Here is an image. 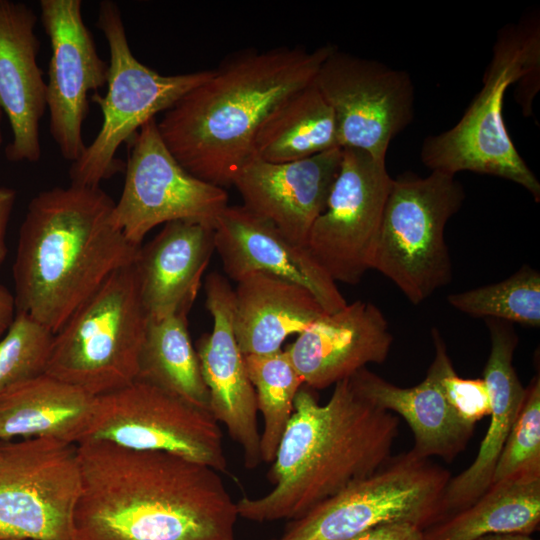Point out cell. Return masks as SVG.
Instances as JSON below:
<instances>
[{
	"mask_svg": "<svg viewBox=\"0 0 540 540\" xmlns=\"http://www.w3.org/2000/svg\"><path fill=\"white\" fill-rule=\"evenodd\" d=\"M70 540H235L236 502L219 472L158 451L87 439Z\"/></svg>",
	"mask_w": 540,
	"mask_h": 540,
	"instance_id": "1",
	"label": "cell"
},
{
	"mask_svg": "<svg viewBox=\"0 0 540 540\" xmlns=\"http://www.w3.org/2000/svg\"><path fill=\"white\" fill-rule=\"evenodd\" d=\"M333 46L248 48L228 55L157 121L163 142L190 174L220 187L232 185L253 155L262 123L314 81Z\"/></svg>",
	"mask_w": 540,
	"mask_h": 540,
	"instance_id": "2",
	"label": "cell"
},
{
	"mask_svg": "<svg viewBox=\"0 0 540 540\" xmlns=\"http://www.w3.org/2000/svg\"><path fill=\"white\" fill-rule=\"evenodd\" d=\"M113 199L101 187L70 183L29 202L13 264L17 313L55 334L141 246L113 224Z\"/></svg>",
	"mask_w": 540,
	"mask_h": 540,
	"instance_id": "3",
	"label": "cell"
},
{
	"mask_svg": "<svg viewBox=\"0 0 540 540\" xmlns=\"http://www.w3.org/2000/svg\"><path fill=\"white\" fill-rule=\"evenodd\" d=\"M398 432V418L365 399L350 378L337 382L323 405L302 386L268 471L273 488L239 499L238 516L259 523L302 517L379 470Z\"/></svg>",
	"mask_w": 540,
	"mask_h": 540,
	"instance_id": "4",
	"label": "cell"
},
{
	"mask_svg": "<svg viewBox=\"0 0 540 540\" xmlns=\"http://www.w3.org/2000/svg\"><path fill=\"white\" fill-rule=\"evenodd\" d=\"M539 21L526 19L502 28L483 77V86L461 119L450 129L424 139L420 157L431 171H461L515 182L540 200V183L508 134L504 96L516 82L538 79Z\"/></svg>",
	"mask_w": 540,
	"mask_h": 540,
	"instance_id": "5",
	"label": "cell"
},
{
	"mask_svg": "<svg viewBox=\"0 0 540 540\" xmlns=\"http://www.w3.org/2000/svg\"><path fill=\"white\" fill-rule=\"evenodd\" d=\"M148 321L133 263L114 272L54 334L45 373L94 396L129 385Z\"/></svg>",
	"mask_w": 540,
	"mask_h": 540,
	"instance_id": "6",
	"label": "cell"
},
{
	"mask_svg": "<svg viewBox=\"0 0 540 540\" xmlns=\"http://www.w3.org/2000/svg\"><path fill=\"white\" fill-rule=\"evenodd\" d=\"M465 191L455 175L431 171L392 179L371 260V269L391 280L418 305L452 279L444 231Z\"/></svg>",
	"mask_w": 540,
	"mask_h": 540,
	"instance_id": "7",
	"label": "cell"
},
{
	"mask_svg": "<svg viewBox=\"0 0 540 540\" xmlns=\"http://www.w3.org/2000/svg\"><path fill=\"white\" fill-rule=\"evenodd\" d=\"M97 27L109 49L107 93L91 96L103 121L92 143L69 169L72 184L90 187H100L104 180L124 169L116 157L119 147L213 73V69H207L162 75L141 63L131 51L121 11L113 1L100 2Z\"/></svg>",
	"mask_w": 540,
	"mask_h": 540,
	"instance_id": "8",
	"label": "cell"
},
{
	"mask_svg": "<svg viewBox=\"0 0 540 540\" xmlns=\"http://www.w3.org/2000/svg\"><path fill=\"white\" fill-rule=\"evenodd\" d=\"M450 472L412 450L391 456L359 480L291 520L274 540H347L378 525L406 522L422 530L442 520Z\"/></svg>",
	"mask_w": 540,
	"mask_h": 540,
	"instance_id": "9",
	"label": "cell"
},
{
	"mask_svg": "<svg viewBox=\"0 0 540 540\" xmlns=\"http://www.w3.org/2000/svg\"><path fill=\"white\" fill-rule=\"evenodd\" d=\"M80 492L77 445L0 441V538L70 540Z\"/></svg>",
	"mask_w": 540,
	"mask_h": 540,
	"instance_id": "10",
	"label": "cell"
},
{
	"mask_svg": "<svg viewBox=\"0 0 540 540\" xmlns=\"http://www.w3.org/2000/svg\"><path fill=\"white\" fill-rule=\"evenodd\" d=\"M87 439L169 453L219 473L227 469L223 435L211 413L140 380L97 396Z\"/></svg>",
	"mask_w": 540,
	"mask_h": 540,
	"instance_id": "11",
	"label": "cell"
},
{
	"mask_svg": "<svg viewBox=\"0 0 540 540\" xmlns=\"http://www.w3.org/2000/svg\"><path fill=\"white\" fill-rule=\"evenodd\" d=\"M127 143L124 184L111 219L128 241L141 246L154 227L173 221L196 222L214 229L228 206L227 192L180 165L163 142L156 118L145 123Z\"/></svg>",
	"mask_w": 540,
	"mask_h": 540,
	"instance_id": "12",
	"label": "cell"
},
{
	"mask_svg": "<svg viewBox=\"0 0 540 540\" xmlns=\"http://www.w3.org/2000/svg\"><path fill=\"white\" fill-rule=\"evenodd\" d=\"M314 84L333 110L340 147L377 160H386L391 141L414 117V86L406 71L336 46Z\"/></svg>",
	"mask_w": 540,
	"mask_h": 540,
	"instance_id": "13",
	"label": "cell"
},
{
	"mask_svg": "<svg viewBox=\"0 0 540 540\" xmlns=\"http://www.w3.org/2000/svg\"><path fill=\"white\" fill-rule=\"evenodd\" d=\"M392 179L386 161L342 148L326 208L314 222L306 245L335 283L355 285L371 269Z\"/></svg>",
	"mask_w": 540,
	"mask_h": 540,
	"instance_id": "14",
	"label": "cell"
},
{
	"mask_svg": "<svg viewBox=\"0 0 540 540\" xmlns=\"http://www.w3.org/2000/svg\"><path fill=\"white\" fill-rule=\"evenodd\" d=\"M39 7L51 46L46 82L49 131L61 156L73 163L86 148L82 128L88 94L107 84L108 63L84 23L81 0H40Z\"/></svg>",
	"mask_w": 540,
	"mask_h": 540,
	"instance_id": "15",
	"label": "cell"
},
{
	"mask_svg": "<svg viewBox=\"0 0 540 540\" xmlns=\"http://www.w3.org/2000/svg\"><path fill=\"white\" fill-rule=\"evenodd\" d=\"M205 294L213 327L199 339L196 352L209 392L210 413L241 446L245 466L253 469L262 462L258 407L234 333V290L226 278L211 273L205 281Z\"/></svg>",
	"mask_w": 540,
	"mask_h": 540,
	"instance_id": "16",
	"label": "cell"
},
{
	"mask_svg": "<svg viewBox=\"0 0 540 540\" xmlns=\"http://www.w3.org/2000/svg\"><path fill=\"white\" fill-rule=\"evenodd\" d=\"M342 160V148L309 158L271 163L252 155L232 185L243 206L272 223L295 244L307 245L311 228L326 208Z\"/></svg>",
	"mask_w": 540,
	"mask_h": 540,
	"instance_id": "17",
	"label": "cell"
},
{
	"mask_svg": "<svg viewBox=\"0 0 540 540\" xmlns=\"http://www.w3.org/2000/svg\"><path fill=\"white\" fill-rule=\"evenodd\" d=\"M214 245L224 272L235 282L262 272L307 288L328 314L347 304L307 247L293 243L243 205H228L220 214L214 226Z\"/></svg>",
	"mask_w": 540,
	"mask_h": 540,
	"instance_id": "18",
	"label": "cell"
},
{
	"mask_svg": "<svg viewBox=\"0 0 540 540\" xmlns=\"http://www.w3.org/2000/svg\"><path fill=\"white\" fill-rule=\"evenodd\" d=\"M392 343L380 309L357 300L317 319L285 351L304 385L324 389L369 363H383Z\"/></svg>",
	"mask_w": 540,
	"mask_h": 540,
	"instance_id": "19",
	"label": "cell"
},
{
	"mask_svg": "<svg viewBox=\"0 0 540 540\" xmlns=\"http://www.w3.org/2000/svg\"><path fill=\"white\" fill-rule=\"evenodd\" d=\"M36 23L27 4L0 0V108L12 133L5 148L11 162L41 158L39 128L47 110V86L38 65Z\"/></svg>",
	"mask_w": 540,
	"mask_h": 540,
	"instance_id": "20",
	"label": "cell"
},
{
	"mask_svg": "<svg viewBox=\"0 0 540 540\" xmlns=\"http://www.w3.org/2000/svg\"><path fill=\"white\" fill-rule=\"evenodd\" d=\"M486 323L491 350L483 379L490 396V423L474 461L447 484L442 499V520L467 508L488 490L497 459L525 398L526 388L513 366L518 344L513 327L493 318H487Z\"/></svg>",
	"mask_w": 540,
	"mask_h": 540,
	"instance_id": "21",
	"label": "cell"
},
{
	"mask_svg": "<svg viewBox=\"0 0 540 540\" xmlns=\"http://www.w3.org/2000/svg\"><path fill=\"white\" fill-rule=\"evenodd\" d=\"M214 251V229L190 221L166 223L141 245L135 267L149 319L190 311Z\"/></svg>",
	"mask_w": 540,
	"mask_h": 540,
	"instance_id": "22",
	"label": "cell"
},
{
	"mask_svg": "<svg viewBox=\"0 0 540 540\" xmlns=\"http://www.w3.org/2000/svg\"><path fill=\"white\" fill-rule=\"evenodd\" d=\"M325 314L307 288L266 273L246 275L234 290V333L244 356L281 350L288 336Z\"/></svg>",
	"mask_w": 540,
	"mask_h": 540,
	"instance_id": "23",
	"label": "cell"
},
{
	"mask_svg": "<svg viewBox=\"0 0 540 540\" xmlns=\"http://www.w3.org/2000/svg\"><path fill=\"white\" fill-rule=\"evenodd\" d=\"M97 396L43 373L0 395V441L47 438L78 445L94 420Z\"/></svg>",
	"mask_w": 540,
	"mask_h": 540,
	"instance_id": "24",
	"label": "cell"
},
{
	"mask_svg": "<svg viewBox=\"0 0 540 540\" xmlns=\"http://www.w3.org/2000/svg\"><path fill=\"white\" fill-rule=\"evenodd\" d=\"M354 388L374 406L405 419L414 436L411 449L420 457L447 462L463 452L475 426L463 421L431 376L418 385L398 387L366 367L349 377Z\"/></svg>",
	"mask_w": 540,
	"mask_h": 540,
	"instance_id": "25",
	"label": "cell"
},
{
	"mask_svg": "<svg viewBox=\"0 0 540 540\" xmlns=\"http://www.w3.org/2000/svg\"><path fill=\"white\" fill-rule=\"evenodd\" d=\"M338 147L333 110L313 81L269 114L255 136L253 155L266 162L285 163Z\"/></svg>",
	"mask_w": 540,
	"mask_h": 540,
	"instance_id": "26",
	"label": "cell"
},
{
	"mask_svg": "<svg viewBox=\"0 0 540 540\" xmlns=\"http://www.w3.org/2000/svg\"><path fill=\"white\" fill-rule=\"evenodd\" d=\"M540 523V479L492 484L467 508L423 530L424 540H476L490 534L531 535Z\"/></svg>",
	"mask_w": 540,
	"mask_h": 540,
	"instance_id": "27",
	"label": "cell"
},
{
	"mask_svg": "<svg viewBox=\"0 0 540 540\" xmlns=\"http://www.w3.org/2000/svg\"><path fill=\"white\" fill-rule=\"evenodd\" d=\"M187 315L179 312L160 320L149 319L136 380L210 412L209 392L191 342Z\"/></svg>",
	"mask_w": 540,
	"mask_h": 540,
	"instance_id": "28",
	"label": "cell"
},
{
	"mask_svg": "<svg viewBox=\"0 0 540 540\" xmlns=\"http://www.w3.org/2000/svg\"><path fill=\"white\" fill-rule=\"evenodd\" d=\"M249 379L256 393L258 412L263 415L260 434L261 461L271 464L291 419L294 401L304 385L285 350L244 356Z\"/></svg>",
	"mask_w": 540,
	"mask_h": 540,
	"instance_id": "29",
	"label": "cell"
},
{
	"mask_svg": "<svg viewBox=\"0 0 540 540\" xmlns=\"http://www.w3.org/2000/svg\"><path fill=\"white\" fill-rule=\"evenodd\" d=\"M447 301L474 317L539 327L540 274L526 265L501 282L450 294Z\"/></svg>",
	"mask_w": 540,
	"mask_h": 540,
	"instance_id": "30",
	"label": "cell"
},
{
	"mask_svg": "<svg viewBox=\"0 0 540 540\" xmlns=\"http://www.w3.org/2000/svg\"><path fill=\"white\" fill-rule=\"evenodd\" d=\"M540 479V378L526 388L524 402L493 470L492 484Z\"/></svg>",
	"mask_w": 540,
	"mask_h": 540,
	"instance_id": "31",
	"label": "cell"
},
{
	"mask_svg": "<svg viewBox=\"0 0 540 540\" xmlns=\"http://www.w3.org/2000/svg\"><path fill=\"white\" fill-rule=\"evenodd\" d=\"M54 334L24 313L0 340V395L46 371Z\"/></svg>",
	"mask_w": 540,
	"mask_h": 540,
	"instance_id": "32",
	"label": "cell"
},
{
	"mask_svg": "<svg viewBox=\"0 0 540 540\" xmlns=\"http://www.w3.org/2000/svg\"><path fill=\"white\" fill-rule=\"evenodd\" d=\"M435 357L427 372L433 378L447 402L466 423L476 422L489 416L490 396L484 379H464L455 372L446 344L440 332L431 331Z\"/></svg>",
	"mask_w": 540,
	"mask_h": 540,
	"instance_id": "33",
	"label": "cell"
},
{
	"mask_svg": "<svg viewBox=\"0 0 540 540\" xmlns=\"http://www.w3.org/2000/svg\"><path fill=\"white\" fill-rule=\"evenodd\" d=\"M347 540H424V536L416 525L395 522L369 528Z\"/></svg>",
	"mask_w": 540,
	"mask_h": 540,
	"instance_id": "34",
	"label": "cell"
},
{
	"mask_svg": "<svg viewBox=\"0 0 540 540\" xmlns=\"http://www.w3.org/2000/svg\"><path fill=\"white\" fill-rule=\"evenodd\" d=\"M16 198L17 194L13 188L0 185V267L8 253L6 235Z\"/></svg>",
	"mask_w": 540,
	"mask_h": 540,
	"instance_id": "35",
	"label": "cell"
},
{
	"mask_svg": "<svg viewBox=\"0 0 540 540\" xmlns=\"http://www.w3.org/2000/svg\"><path fill=\"white\" fill-rule=\"evenodd\" d=\"M17 314L14 293L0 283V340L7 333Z\"/></svg>",
	"mask_w": 540,
	"mask_h": 540,
	"instance_id": "36",
	"label": "cell"
},
{
	"mask_svg": "<svg viewBox=\"0 0 540 540\" xmlns=\"http://www.w3.org/2000/svg\"><path fill=\"white\" fill-rule=\"evenodd\" d=\"M476 540H536L530 535L518 534V533H500V534H490L483 537H480Z\"/></svg>",
	"mask_w": 540,
	"mask_h": 540,
	"instance_id": "37",
	"label": "cell"
},
{
	"mask_svg": "<svg viewBox=\"0 0 540 540\" xmlns=\"http://www.w3.org/2000/svg\"><path fill=\"white\" fill-rule=\"evenodd\" d=\"M3 111L2 109L0 108V150L2 148V144H3V131H2V120H3Z\"/></svg>",
	"mask_w": 540,
	"mask_h": 540,
	"instance_id": "38",
	"label": "cell"
},
{
	"mask_svg": "<svg viewBox=\"0 0 540 540\" xmlns=\"http://www.w3.org/2000/svg\"><path fill=\"white\" fill-rule=\"evenodd\" d=\"M0 540H36V539L0 538Z\"/></svg>",
	"mask_w": 540,
	"mask_h": 540,
	"instance_id": "39",
	"label": "cell"
}]
</instances>
